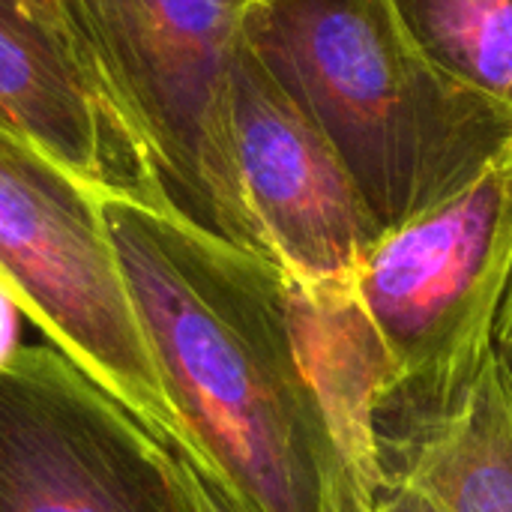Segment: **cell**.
Instances as JSON below:
<instances>
[{
  "label": "cell",
  "mask_w": 512,
  "mask_h": 512,
  "mask_svg": "<svg viewBox=\"0 0 512 512\" xmlns=\"http://www.w3.org/2000/svg\"><path fill=\"white\" fill-rule=\"evenodd\" d=\"M180 447L246 512H375V459L321 387L303 288L165 207L102 195Z\"/></svg>",
  "instance_id": "1"
},
{
  "label": "cell",
  "mask_w": 512,
  "mask_h": 512,
  "mask_svg": "<svg viewBox=\"0 0 512 512\" xmlns=\"http://www.w3.org/2000/svg\"><path fill=\"white\" fill-rule=\"evenodd\" d=\"M243 39L327 135L381 231L512 150L510 111L438 69L390 0H252Z\"/></svg>",
  "instance_id": "2"
},
{
  "label": "cell",
  "mask_w": 512,
  "mask_h": 512,
  "mask_svg": "<svg viewBox=\"0 0 512 512\" xmlns=\"http://www.w3.org/2000/svg\"><path fill=\"white\" fill-rule=\"evenodd\" d=\"M512 279V150L441 207L384 231L345 285L375 348L372 441L444 423L492 363Z\"/></svg>",
  "instance_id": "3"
},
{
  "label": "cell",
  "mask_w": 512,
  "mask_h": 512,
  "mask_svg": "<svg viewBox=\"0 0 512 512\" xmlns=\"http://www.w3.org/2000/svg\"><path fill=\"white\" fill-rule=\"evenodd\" d=\"M249 3L63 0V12L138 129L168 210L258 255L240 198L231 120Z\"/></svg>",
  "instance_id": "4"
},
{
  "label": "cell",
  "mask_w": 512,
  "mask_h": 512,
  "mask_svg": "<svg viewBox=\"0 0 512 512\" xmlns=\"http://www.w3.org/2000/svg\"><path fill=\"white\" fill-rule=\"evenodd\" d=\"M0 282L24 318L153 435L180 429L105 225L102 195L0 129Z\"/></svg>",
  "instance_id": "5"
},
{
  "label": "cell",
  "mask_w": 512,
  "mask_h": 512,
  "mask_svg": "<svg viewBox=\"0 0 512 512\" xmlns=\"http://www.w3.org/2000/svg\"><path fill=\"white\" fill-rule=\"evenodd\" d=\"M0 512H201L168 441L51 345L0 369Z\"/></svg>",
  "instance_id": "6"
},
{
  "label": "cell",
  "mask_w": 512,
  "mask_h": 512,
  "mask_svg": "<svg viewBox=\"0 0 512 512\" xmlns=\"http://www.w3.org/2000/svg\"><path fill=\"white\" fill-rule=\"evenodd\" d=\"M234 159L255 249L306 291L348 285L381 240L345 162L246 48L234 69Z\"/></svg>",
  "instance_id": "7"
},
{
  "label": "cell",
  "mask_w": 512,
  "mask_h": 512,
  "mask_svg": "<svg viewBox=\"0 0 512 512\" xmlns=\"http://www.w3.org/2000/svg\"><path fill=\"white\" fill-rule=\"evenodd\" d=\"M0 129L33 144L105 198L168 210L138 129L84 51L3 0Z\"/></svg>",
  "instance_id": "8"
},
{
  "label": "cell",
  "mask_w": 512,
  "mask_h": 512,
  "mask_svg": "<svg viewBox=\"0 0 512 512\" xmlns=\"http://www.w3.org/2000/svg\"><path fill=\"white\" fill-rule=\"evenodd\" d=\"M375 474L420 489L438 512H512V390L495 360L444 423L372 441Z\"/></svg>",
  "instance_id": "9"
},
{
  "label": "cell",
  "mask_w": 512,
  "mask_h": 512,
  "mask_svg": "<svg viewBox=\"0 0 512 512\" xmlns=\"http://www.w3.org/2000/svg\"><path fill=\"white\" fill-rule=\"evenodd\" d=\"M420 51L512 114V0H390Z\"/></svg>",
  "instance_id": "10"
},
{
  "label": "cell",
  "mask_w": 512,
  "mask_h": 512,
  "mask_svg": "<svg viewBox=\"0 0 512 512\" xmlns=\"http://www.w3.org/2000/svg\"><path fill=\"white\" fill-rule=\"evenodd\" d=\"M174 453H177V459H180V465H183V471H186V477H189V483L195 489V498L201 504V512H246L243 504L210 471H204L198 462H192L180 447H174Z\"/></svg>",
  "instance_id": "11"
},
{
  "label": "cell",
  "mask_w": 512,
  "mask_h": 512,
  "mask_svg": "<svg viewBox=\"0 0 512 512\" xmlns=\"http://www.w3.org/2000/svg\"><path fill=\"white\" fill-rule=\"evenodd\" d=\"M375 512H438V507L414 486L402 480L378 477L375 486Z\"/></svg>",
  "instance_id": "12"
},
{
  "label": "cell",
  "mask_w": 512,
  "mask_h": 512,
  "mask_svg": "<svg viewBox=\"0 0 512 512\" xmlns=\"http://www.w3.org/2000/svg\"><path fill=\"white\" fill-rule=\"evenodd\" d=\"M3 3H9L12 9H18L21 15H27V18H33V21H39V24H45V27H51V30H57L60 36H66L75 48H81V42L75 39V33H72V24H69V18H66V12H63V0H3ZM84 51V48H81ZM84 57H87V51H84ZM90 60V57H87ZM96 69V66H93Z\"/></svg>",
  "instance_id": "13"
},
{
  "label": "cell",
  "mask_w": 512,
  "mask_h": 512,
  "mask_svg": "<svg viewBox=\"0 0 512 512\" xmlns=\"http://www.w3.org/2000/svg\"><path fill=\"white\" fill-rule=\"evenodd\" d=\"M492 360L512 390V279L507 294H504V303L498 309L495 330H492Z\"/></svg>",
  "instance_id": "14"
},
{
  "label": "cell",
  "mask_w": 512,
  "mask_h": 512,
  "mask_svg": "<svg viewBox=\"0 0 512 512\" xmlns=\"http://www.w3.org/2000/svg\"><path fill=\"white\" fill-rule=\"evenodd\" d=\"M21 321H27L24 312L18 309V303L12 300V294L0 282V369L24 348V342H21Z\"/></svg>",
  "instance_id": "15"
}]
</instances>
